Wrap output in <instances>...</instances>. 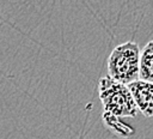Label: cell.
Segmentation results:
<instances>
[{
	"label": "cell",
	"instance_id": "obj_4",
	"mask_svg": "<svg viewBox=\"0 0 153 139\" xmlns=\"http://www.w3.org/2000/svg\"><path fill=\"white\" fill-rule=\"evenodd\" d=\"M139 80L153 84V40L149 41L140 52Z\"/></svg>",
	"mask_w": 153,
	"mask_h": 139
},
{
	"label": "cell",
	"instance_id": "obj_3",
	"mask_svg": "<svg viewBox=\"0 0 153 139\" xmlns=\"http://www.w3.org/2000/svg\"><path fill=\"white\" fill-rule=\"evenodd\" d=\"M127 87L131 93L137 110H140L147 117L153 116V84L135 80L127 85Z\"/></svg>",
	"mask_w": 153,
	"mask_h": 139
},
{
	"label": "cell",
	"instance_id": "obj_1",
	"mask_svg": "<svg viewBox=\"0 0 153 139\" xmlns=\"http://www.w3.org/2000/svg\"><path fill=\"white\" fill-rule=\"evenodd\" d=\"M98 90L103 104L104 123L121 137L131 135L134 128L120 120V117H133L137 114V108L127 85L104 75L99 79Z\"/></svg>",
	"mask_w": 153,
	"mask_h": 139
},
{
	"label": "cell",
	"instance_id": "obj_2",
	"mask_svg": "<svg viewBox=\"0 0 153 139\" xmlns=\"http://www.w3.org/2000/svg\"><path fill=\"white\" fill-rule=\"evenodd\" d=\"M140 48L137 43L129 41L114 48L108 59V75L123 84L139 80Z\"/></svg>",
	"mask_w": 153,
	"mask_h": 139
}]
</instances>
